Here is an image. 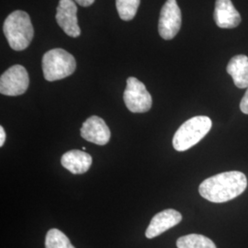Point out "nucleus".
Returning a JSON list of instances; mask_svg holds the SVG:
<instances>
[{
    "instance_id": "4468645a",
    "label": "nucleus",
    "mask_w": 248,
    "mask_h": 248,
    "mask_svg": "<svg viewBox=\"0 0 248 248\" xmlns=\"http://www.w3.org/2000/svg\"><path fill=\"white\" fill-rule=\"evenodd\" d=\"M177 248H217L212 240L202 234H188L178 238Z\"/></svg>"
},
{
    "instance_id": "dca6fc26",
    "label": "nucleus",
    "mask_w": 248,
    "mask_h": 248,
    "mask_svg": "<svg viewBox=\"0 0 248 248\" xmlns=\"http://www.w3.org/2000/svg\"><path fill=\"white\" fill-rule=\"evenodd\" d=\"M141 0H116V8L120 18L125 21L132 20L140 6Z\"/></svg>"
},
{
    "instance_id": "9b49d317",
    "label": "nucleus",
    "mask_w": 248,
    "mask_h": 248,
    "mask_svg": "<svg viewBox=\"0 0 248 248\" xmlns=\"http://www.w3.org/2000/svg\"><path fill=\"white\" fill-rule=\"evenodd\" d=\"M213 18L221 29H233L241 23V16L231 0H216Z\"/></svg>"
},
{
    "instance_id": "423d86ee",
    "label": "nucleus",
    "mask_w": 248,
    "mask_h": 248,
    "mask_svg": "<svg viewBox=\"0 0 248 248\" xmlns=\"http://www.w3.org/2000/svg\"><path fill=\"white\" fill-rule=\"evenodd\" d=\"M30 78L25 67L16 64L1 75L0 92L5 96H19L29 88Z\"/></svg>"
},
{
    "instance_id": "9d476101",
    "label": "nucleus",
    "mask_w": 248,
    "mask_h": 248,
    "mask_svg": "<svg viewBox=\"0 0 248 248\" xmlns=\"http://www.w3.org/2000/svg\"><path fill=\"white\" fill-rule=\"evenodd\" d=\"M182 221V215L174 209H168L155 214L151 220L145 232V236L149 239L155 238L177 225Z\"/></svg>"
},
{
    "instance_id": "aec40b11",
    "label": "nucleus",
    "mask_w": 248,
    "mask_h": 248,
    "mask_svg": "<svg viewBox=\"0 0 248 248\" xmlns=\"http://www.w3.org/2000/svg\"><path fill=\"white\" fill-rule=\"evenodd\" d=\"M82 150L86 151V147H82Z\"/></svg>"
},
{
    "instance_id": "2eb2a0df",
    "label": "nucleus",
    "mask_w": 248,
    "mask_h": 248,
    "mask_svg": "<svg viewBox=\"0 0 248 248\" xmlns=\"http://www.w3.org/2000/svg\"><path fill=\"white\" fill-rule=\"evenodd\" d=\"M45 248H76L68 237L58 229L48 231L45 237Z\"/></svg>"
},
{
    "instance_id": "1a4fd4ad",
    "label": "nucleus",
    "mask_w": 248,
    "mask_h": 248,
    "mask_svg": "<svg viewBox=\"0 0 248 248\" xmlns=\"http://www.w3.org/2000/svg\"><path fill=\"white\" fill-rule=\"evenodd\" d=\"M81 136L88 142L98 145H105L110 139V131L103 119L91 116L80 129Z\"/></svg>"
},
{
    "instance_id": "f8f14e48",
    "label": "nucleus",
    "mask_w": 248,
    "mask_h": 248,
    "mask_svg": "<svg viewBox=\"0 0 248 248\" xmlns=\"http://www.w3.org/2000/svg\"><path fill=\"white\" fill-rule=\"evenodd\" d=\"M61 164L72 174L79 175L86 173L90 169L92 157L85 151L71 150L62 155Z\"/></svg>"
},
{
    "instance_id": "39448f33",
    "label": "nucleus",
    "mask_w": 248,
    "mask_h": 248,
    "mask_svg": "<svg viewBox=\"0 0 248 248\" xmlns=\"http://www.w3.org/2000/svg\"><path fill=\"white\" fill-rule=\"evenodd\" d=\"M124 100L127 108L133 113H144L152 108V96L144 84L136 78H129L124 90Z\"/></svg>"
},
{
    "instance_id": "6e6552de",
    "label": "nucleus",
    "mask_w": 248,
    "mask_h": 248,
    "mask_svg": "<svg viewBox=\"0 0 248 248\" xmlns=\"http://www.w3.org/2000/svg\"><path fill=\"white\" fill-rule=\"evenodd\" d=\"M55 18L58 25L67 35L77 38L81 34L78 19V7L74 0H60Z\"/></svg>"
},
{
    "instance_id": "f3484780",
    "label": "nucleus",
    "mask_w": 248,
    "mask_h": 248,
    "mask_svg": "<svg viewBox=\"0 0 248 248\" xmlns=\"http://www.w3.org/2000/svg\"><path fill=\"white\" fill-rule=\"evenodd\" d=\"M240 109L243 113L248 114V88L240 102Z\"/></svg>"
},
{
    "instance_id": "f257e3e1",
    "label": "nucleus",
    "mask_w": 248,
    "mask_h": 248,
    "mask_svg": "<svg viewBox=\"0 0 248 248\" xmlns=\"http://www.w3.org/2000/svg\"><path fill=\"white\" fill-rule=\"evenodd\" d=\"M248 187V177L240 171H228L208 177L200 185L199 192L205 200L222 203L241 195Z\"/></svg>"
},
{
    "instance_id": "6ab92c4d",
    "label": "nucleus",
    "mask_w": 248,
    "mask_h": 248,
    "mask_svg": "<svg viewBox=\"0 0 248 248\" xmlns=\"http://www.w3.org/2000/svg\"><path fill=\"white\" fill-rule=\"evenodd\" d=\"M5 140H6V133H5L4 128L1 126L0 127V146L4 145Z\"/></svg>"
},
{
    "instance_id": "a211bd4d",
    "label": "nucleus",
    "mask_w": 248,
    "mask_h": 248,
    "mask_svg": "<svg viewBox=\"0 0 248 248\" xmlns=\"http://www.w3.org/2000/svg\"><path fill=\"white\" fill-rule=\"evenodd\" d=\"M74 1L82 7H89L95 2V0H74Z\"/></svg>"
},
{
    "instance_id": "f03ea898",
    "label": "nucleus",
    "mask_w": 248,
    "mask_h": 248,
    "mask_svg": "<svg viewBox=\"0 0 248 248\" xmlns=\"http://www.w3.org/2000/svg\"><path fill=\"white\" fill-rule=\"evenodd\" d=\"M3 31L9 46L15 51H23L31 45L34 30L29 14L22 10H16L6 18Z\"/></svg>"
},
{
    "instance_id": "20e7f679",
    "label": "nucleus",
    "mask_w": 248,
    "mask_h": 248,
    "mask_svg": "<svg viewBox=\"0 0 248 248\" xmlns=\"http://www.w3.org/2000/svg\"><path fill=\"white\" fill-rule=\"evenodd\" d=\"M42 64L45 78L50 82L71 76L77 68L75 57L60 48L50 50L45 53Z\"/></svg>"
},
{
    "instance_id": "ddd939ff",
    "label": "nucleus",
    "mask_w": 248,
    "mask_h": 248,
    "mask_svg": "<svg viewBox=\"0 0 248 248\" xmlns=\"http://www.w3.org/2000/svg\"><path fill=\"white\" fill-rule=\"evenodd\" d=\"M226 71L232 77L234 85L238 89L248 88V57L244 54H238L231 59Z\"/></svg>"
},
{
    "instance_id": "7ed1b4c3",
    "label": "nucleus",
    "mask_w": 248,
    "mask_h": 248,
    "mask_svg": "<svg viewBox=\"0 0 248 248\" xmlns=\"http://www.w3.org/2000/svg\"><path fill=\"white\" fill-rule=\"evenodd\" d=\"M213 122L207 116H196L187 120L177 130L173 137V146L178 152L188 150L207 135Z\"/></svg>"
},
{
    "instance_id": "0eeeda50",
    "label": "nucleus",
    "mask_w": 248,
    "mask_h": 248,
    "mask_svg": "<svg viewBox=\"0 0 248 248\" xmlns=\"http://www.w3.org/2000/svg\"><path fill=\"white\" fill-rule=\"evenodd\" d=\"M182 16L181 10L177 5V0H167L160 12L158 31L165 40L174 39L181 27Z\"/></svg>"
}]
</instances>
